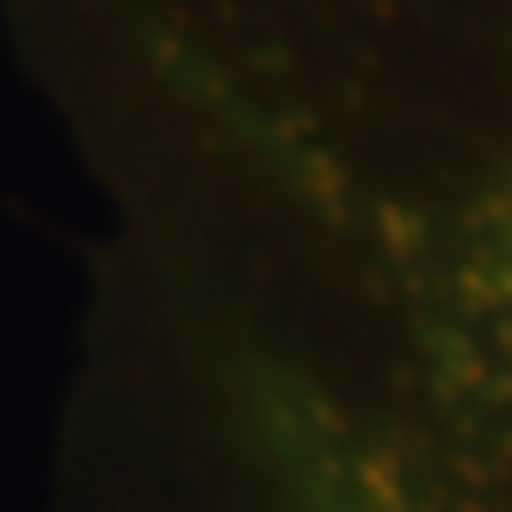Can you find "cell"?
I'll list each match as a JSON object with an SVG mask.
<instances>
[{
  "label": "cell",
  "mask_w": 512,
  "mask_h": 512,
  "mask_svg": "<svg viewBox=\"0 0 512 512\" xmlns=\"http://www.w3.org/2000/svg\"><path fill=\"white\" fill-rule=\"evenodd\" d=\"M62 19L161 99L494 105L512 118V0H56ZM512 266V155H506ZM512 278V272H506Z\"/></svg>",
  "instance_id": "1"
}]
</instances>
